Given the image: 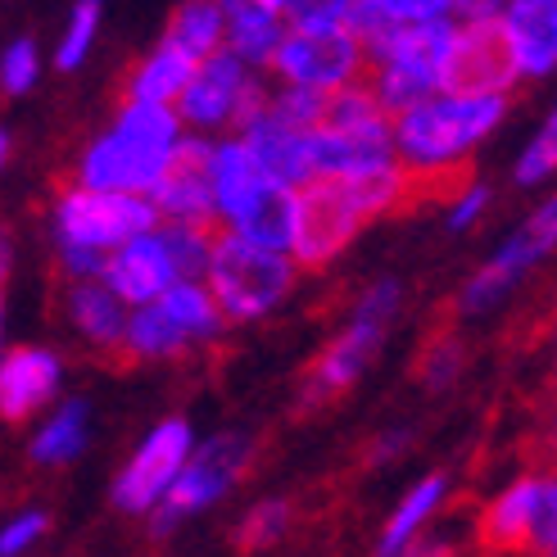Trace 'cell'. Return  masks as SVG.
Wrapping results in <instances>:
<instances>
[{"label": "cell", "instance_id": "cell-1", "mask_svg": "<svg viewBox=\"0 0 557 557\" xmlns=\"http://www.w3.org/2000/svg\"><path fill=\"white\" fill-rule=\"evenodd\" d=\"M417 182L399 159L345 177H309L290 190L286 249L304 272H326L372 222L399 213Z\"/></svg>", "mask_w": 557, "mask_h": 557}, {"label": "cell", "instance_id": "cell-2", "mask_svg": "<svg viewBox=\"0 0 557 557\" xmlns=\"http://www.w3.org/2000/svg\"><path fill=\"white\" fill-rule=\"evenodd\" d=\"M512 114V96L494 91H431L389 114V146L417 186L462 177L467 159Z\"/></svg>", "mask_w": 557, "mask_h": 557}, {"label": "cell", "instance_id": "cell-3", "mask_svg": "<svg viewBox=\"0 0 557 557\" xmlns=\"http://www.w3.org/2000/svg\"><path fill=\"white\" fill-rule=\"evenodd\" d=\"M186 141V127L173 104L127 100L119 119L109 123L77 159V182L96 190H136L150 195L154 182L173 169Z\"/></svg>", "mask_w": 557, "mask_h": 557}, {"label": "cell", "instance_id": "cell-4", "mask_svg": "<svg viewBox=\"0 0 557 557\" xmlns=\"http://www.w3.org/2000/svg\"><path fill=\"white\" fill-rule=\"evenodd\" d=\"M200 282L209 286L227 326H255L286 309L290 295L304 282V268L290 259L286 245H263V240H245L236 232H213Z\"/></svg>", "mask_w": 557, "mask_h": 557}, {"label": "cell", "instance_id": "cell-5", "mask_svg": "<svg viewBox=\"0 0 557 557\" xmlns=\"http://www.w3.org/2000/svg\"><path fill=\"white\" fill-rule=\"evenodd\" d=\"M209 240H213V227L159 218L146 232H136L109 249L100 282L114 295H123V304H146L173 282L200 276L209 259Z\"/></svg>", "mask_w": 557, "mask_h": 557}, {"label": "cell", "instance_id": "cell-6", "mask_svg": "<svg viewBox=\"0 0 557 557\" xmlns=\"http://www.w3.org/2000/svg\"><path fill=\"white\" fill-rule=\"evenodd\" d=\"M227 331V318L218 313V304L200 276L173 282L146 304H132L127 326H123V354L136 363H169V358L190 354L195 345H209Z\"/></svg>", "mask_w": 557, "mask_h": 557}, {"label": "cell", "instance_id": "cell-7", "mask_svg": "<svg viewBox=\"0 0 557 557\" xmlns=\"http://www.w3.org/2000/svg\"><path fill=\"white\" fill-rule=\"evenodd\" d=\"M255 462V444L245 435H213V440H195L190 454L182 462V471L173 476L169 494L146 512L150 517V535L154 540H169L177 525H186L190 517L209 512L213 504H222L240 476Z\"/></svg>", "mask_w": 557, "mask_h": 557}, {"label": "cell", "instance_id": "cell-8", "mask_svg": "<svg viewBox=\"0 0 557 557\" xmlns=\"http://www.w3.org/2000/svg\"><path fill=\"white\" fill-rule=\"evenodd\" d=\"M150 222H159L150 195L136 190H96V186H64L50 205V236L60 249H96L109 255L127 236L146 232Z\"/></svg>", "mask_w": 557, "mask_h": 557}, {"label": "cell", "instance_id": "cell-9", "mask_svg": "<svg viewBox=\"0 0 557 557\" xmlns=\"http://www.w3.org/2000/svg\"><path fill=\"white\" fill-rule=\"evenodd\" d=\"M557 245V200L548 195L544 205H535L517 222V232L498 240L494 255L467 276L458 290V313L462 318H485L498 304H508L517 295V286L531 276Z\"/></svg>", "mask_w": 557, "mask_h": 557}, {"label": "cell", "instance_id": "cell-10", "mask_svg": "<svg viewBox=\"0 0 557 557\" xmlns=\"http://www.w3.org/2000/svg\"><path fill=\"white\" fill-rule=\"evenodd\" d=\"M263 91H268V82L259 77V69L240 64L232 50H213L205 60H195L173 109L186 132L218 136V132H236L255 114L263 104Z\"/></svg>", "mask_w": 557, "mask_h": 557}, {"label": "cell", "instance_id": "cell-11", "mask_svg": "<svg viewBox=\"0 0 557 557\" xmlns=\"http://www.w3.org/2000/svg\"><path fill=\"white\" fill-rule=\"evenodd\" d=\"M368 69L363 41H358L345 23L331 27H286L282 46L272 54V82H290V87H309V91H341L349 82H358Z\"/></svg>", "mask_w": 557, "mask_h": 557}, {"label": "cell", "instance_id": "cell-12", "mask_svg": "<svg viewBox=\"0 0 557 557\" xmlns=\"http://www.w3.org/2000/svg\"><path fill=\"white\" fill-rule=\"evenodd\" d=\"M481 544L498 553H557V481L525 471L498 490L481 512Z\"/></svg>", "mask_w": 557, "mask_h": 557}, {"label": "cell", "instance_id": "cell-13", "mask_svg": "<svg viewBox=\"0 0 557 557\" xmlns=\"http://www.w3.org/2000/svg\"><path fill=\"white\" fill-rule=\"evenodd\" d=\"M190 444H195V426L186 417H163V422H154L146 431V440L132 449V458L123 462L114 490H109L114 508L127 517H146L159 498L169 494L173 476L190 454Z\"/></svg>", "mask_w": 557, "mask_h": 557}, {"label": "cell", "instance_id": "cell-14", "mask_svg": "<svg viewBox=\"0 0 557 557\" xmlns=\"http://www.w3.org/2000/svg\"><path fill=\"white\" fill-rule=\"evenodd\" d=\"M517 69L494 18H454L449 46L440 54V91H494L512 96Z\"/></svg>", "mask_w": 557, "mask_h": 557}, {"label": "cell", "instance_id": "cell-15", "mask_svg": "<svg viewBox=\"0 0 557 557\" xmlns=\"http://www.w3.org/2000/svg\"><path fill=\"white\" fill-rule=\"evenodd\" d=\"M385 331L381 322L363 318V313H349V322L322 345V354L313 358L309 376H304V408H318V404H331L341 399L345 389H354L363 381V372L376 363V354L385 345Z\"/></svg>", "mask_w": 557, "mask_h": 557}, {"label": "cell", "instance_id": "cell-16", "mask_svg": "<svg viewBox=\"0 0 557 557\" xmlns=\"http://www.w3.org/2000/svg\"><path fill=\"white\" fill-rule=\"evenodd\" d=\"M517 82H544L557 69V0H504L494 14Z\"/></svg>", "mask_w": 557, "mask_h": 557}, {"label": "cell", "instance_id": "cell-17", "mask_svg": "<svg viewBox=\"0 0 557 557\" xmlns=\"http://www.w3.org/2000/svg\"><path fill=\"white\" fill-rule=\"evenodd\" d=\"M236 132H240L249 159H255V169H259L268 182L295 190L299 182L313 177V127L282 123V119L268 114V109L259 104Z\"/></svg>", "mask_w": 557, "mask_h": 557}, {"label": "cell", "instance_id": "cell-18", "mask_svg": "<svg viewBox=\"0 0 557 557\" xmlns=\"http://www.w3.org/2000/svg\"><path fill=\"white\" fill-rule=\"evenodd\" d=\"M64 385V358L46 345H18L0 358V417L5 422H27L46 404L60 399Z\"/></svg>", "mask_w": 557, "mask_h": 557}, {"label": "cell", "instance_id": "cell-19", "mask_svg": "<svg viewBox=\"0 0 557 557\" xmlns=\"http://www.w3.org/2000/svg\"><path fill=\"white\" fill-rule=\"evenodd\" d=\"M213 227L218 232H236L245 240L286 245V232H290V190L268 182L263 173L249 177L240 190L227 195V200H218Z\"/></svg>", "mask_w": 557, "mask_h": 557}, {"label": "cell", "instance_id": "cell-20", "mask_svg": "<svg viewBox=\"0 0 557 557\" xmlns=\"http://www.w3.org/2000/svg\"><path fill=\"white\" fill-rule=\"evenodd\" d=\"M150 205L169 222H195V227H213V190L205 177V136L186 132V141L173 159V169L163 173L150 190Z\"/></svg>", "mask_w": 557, "mask_h": 557}, {"label": "cell", "instance_id": "cell-21", "mask_svg": "<svg viewBox=\"0 0 557 557\" xmlns=\"http://www.w3.org/2000/svg\"><path fill=\"white\" fill-rule=\"evenodd\" d=\"M64 309H69V326L91 349H119L123 345V326H127L132 304H123V295L109 290L100 276H73Z\"/></svg>", "mask_w": 557, "mask_h": 557}, {"label": "cell", "instance_id": "cell-22", "mask_svg": "<svg viewBox=\"0 0 557 557\" xmlns=\"http://www.w3.org/2000/svg\"><path fill=\"white\" fill-rule=\"evenodd\" d=\"M286 27L290 23L282 10L255 5V0H232V5H222V50H232L240 64L268 73Z\"/></svg>", "mask_w": 557, "mask_h": 557}, {"label": "cell", "instance_id": "cell-23", "mask_svg": "<svg viewBox=\"0 0 557 557\" xmlns=\"http://www.w3.org/2000/svg\"><path fill=\"white\" fill-rule=\"evenodd\" d=\"M444 504H449V476H444V471H431V476H422V481H417V485L399 498V504H395V512H389L385 531H381V540H376V553H381V557L408 553V544L426 535V525L444 512Z\"/></svg>", "mask_w": 557, "mask_h": 557}, {"label": "cell", "instance_id": "cell-24", "mask_svg": "<svg viewBox=\"0 0 557 557\" xmlns=\"http://www.w3.org/2000/svg\"><path fill=\"white\" fill-rule=\"evenodd\" d=\"M91 440V408L87 399H64L54 404L33 435V462L41 467H64L73 462Z\"/></svg>", "mask_w": 557, "mask_h": 557}, {"label": "cell", "instance_id": "cell-25", "mask_svg": "<svg viewBox=\"0 0 557 557\" xmlns=\"http://www.w3.org/2000/svg\"><path fill=\"white\" fill-rule=\"evenodd\" d=\"M190 69H195V60L182 50V46H173L169 37H163L141 64L132 69V77H127V100H146V104H173L177 96H182V87H186V77H190Z\"/></svg>", "mask_w": 557, "mask_h": 557}, {"label": "cell", "instance_id": "cell-26", "mask_svg": "<svg viewBox=\"0 0 557 557\" xmlns=\"http://www.w3.org/2000/svg\"><path fill=\"white\" fill-rule=\"evenodd\" d=\"M163 37L182 46L190 60H205V54L222 50V5L218 0H186V5H177Z\"/></svg>", "mask_w": 557, "mask_h": 557}, {"label": "cell", "instance_id": "cell-27", "mask_svg": "<svg viewBox=\"0 0 557 557\" xmlns=\"http://www.w3.org/2000/svg\"><path fill=\"white\" fill-rule=\"evenodd\" d=\"M100 18H104V0H73V10L64 18V33L54 41V69L77 73L87 64V54L100 37Z\"/></svg>", "mask_w": 557, "mask_h": 557}, {"label": "cell", "instance_id": "cell-28", "mask_svg": "<svg viewBox=\"0 0 557 557\" xmlns=\"http://www.w3.org/2000/svg\"><path fill=\"white\" fill-rule=\"evenodd\" d=\"M290 521H295V508L286 504V498H263V504H255L240 525H236V548L240 553H263V548H276L286 535H290Z\"/></svg>", "mask_w": 557, "mask_h": 557}, {"label": "cell", "instance_id": "cell-29", "mask_svg": "<svg viewBox=\"0 0 557 557\" xmlns=\"http://www.w3.org/2000/svg\"><path fill=\"white\" fill-rule=\"evenodd\" d=\"M557 173V114H548L535 136L517 150V163H512V182L517 186H544L553 182Z\"/></svg>", "mask_w": 557, "mask_h": 557}, {"label": "cell", "instance_id": "cell-30", "mask_svg": "<svg viewBox=\"0 0 557 557\" xmlns=\"http://www.w3.org/2000/svg\"><path fill=\"white\" fill-rule=\"evenodd\" d=\"M490 209H494L490 182L458 177V186L449 190V200H444V227H449V232H471L476 222H485Z\"/></svg>", "mask_w": 557, "mask_h": 557}, {"label": "cell", "instance_id": "cell-31", "mask_svg": "<svg viewBox=\"0 0 557 557\" xmlns=\"http://www.w3.org/2000/svg\"><path fill=\"white\" fill-rule=\"evenodd\" d=\"M41 82V50L33 37H18L0 50V91L5 96H27Z\"/></svg>", "mask_w": 557, "mask_h": 557}, {"label": "cell", "instance_id": "cell-32", "mask_svg": "<svg viewBox=\"0 0 557 557\" xmlns=\"http://www.w3.org/2000/svg\"><path fill=\"white\" fill-rule=\"evenodd\" d=\"M50 531V517L46 508H23L14 512L5 525H0V557H23V553H33Z\"/></svg>", "mask_w": 557, "mask_h": 557}, {"label": "cell", "instance_id": "cell-33", "mask_svg": "<svg viewBox=\"0 0 557 557\" xmlns=\"http://www.w3.org/2000/svg\"><path fill=\"white\" fill-rule=\"evenodd\" d=\"M462 363H467V349H462L458 336H440V341H431L426 354H422V381H426V389L454 385L458 372H462Z\"/></svg>", "mask_w": 557, "mask_h": 557}, {"label": "cell", "instance_id": "cell-34", "mask_svg": "<svg viewBox=\"0 0 557 557\" xmlns=\"http://www.w3.org/2000/svg\"><path fill=\"white\" fill-rule=\"evenodd\" d=\"M399 309H404V286L389 282V276L372 282L363 295H358V304H354V313H363V318H372V322H381V326L395 322Z\"/></svg>", "mask_w": 557, "mask_h": 557}, {"label": "cell", "instance_id": "cell-35", "mask_svg": "<svg viewBox=\"0 0 557 557\" xmlns=\"http://www.w3.org/2000/svg\"><path fill=\"white\" fill-rule=\"evenodd\" d=\"M354 10V0H286V23L290 27H331L345 23Z\"/></svg>", "mask_w": 557, "mask_h": 557}, {"label": "cell", "instance_id": "cell-36", "mask_svg": "<svg viewBox=\"0 0 557 557\" xmlns=\"http://www.w3.org/2000/svg\"><path fill=\"white\" fill-rule=\"evenodd\" d=\"M60 268L73 276H100L104 272V255H96V249H60Z\"/></svg>", "mask_w": 557, "mask_h": 557}, {"label": "cell", "instance_id": "cell-37", "mask_svg": "<svg viewBox=\"0 0 557 557\" xmlns=\"http://www.w3.org/2000/svg\"><path fill=\"white\" fill-rule=\"evenodd\" d=\"M408 449V431H385L381 444L372 449V467H385V462H395L399 454Z\"/></svg>", "mask_w": 557, "mask_h": 557}, {"label": "cell", "instance_id": "cell-38", "mask_svg": "<svg viewBox=\"0 0 557 557\" xmlns=\"http://www.w3.org/2000/svg\"><path fill=\"white\" fill-rule=\"evenodd\" d=\"M504 0H454V18H494Z\"/></svg>", "mask_w": 557, "mask_h": 557}, {"label": "cell", "instance_id": "cell-39", "mask_svg": "<svg viewBox=\"0 0 557 557\" xmlns=\"http://www.w3.org/2000/svg\"><path fill=\"white\" fill-rule=\"evenodd\" d=\"M10 268H14V240H10V232H5V227H0V286H5Z\"/></svg>", "mask_w": 557, "mask_h": 557}, {"label": "cell", "instance_id": "cell-40", "mask_svg": "<svg viewBox=\"0 0 557 557\" xmlns=\"http://www.w3.org/2000/svg\"><path fill=\"white\" fill-rule=\"evenodd\" d=\"M5 159H10V132L0 127V169H5Z\"/></svg>", "mask_w": 557, "mask_h": 557}, {"label": "cell", "instance_id": "cell-41", "mask_svg": "<svg viewBox=\"0 0 557 557\" xmlns=\"http://www.w3.org/2000/svg\"><path fill=\"white\" fill-rule=\"evenodd\" d=\"M218 5H232V0H218ZM255 5H272V10H286V0H255Z\"/></svg>", "mask_w": 557, "mask_h": 557}, {"label": "cell", "instance_id": "cell-42", "mask_svg": "<svg viewBox=\"0 0 557 557\" xmlns=\"http://www.w3.org/2000/svg\"><path fill=\"white\" fill-rule=\"evenodd\" d=\"M0 358H5V309H0Z\"/></svg>", "mask_w": 557, "mask_h": 557}]
</instances>
